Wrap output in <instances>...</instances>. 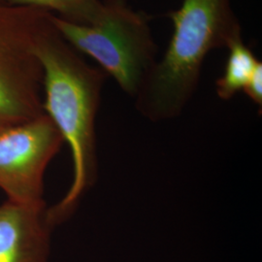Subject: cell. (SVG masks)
Returning <instances> with one entry per match:
<instances>
[{
    "mask_svg": "<svg viewBox=\"0 0 262 262\" xmlns=\"http://www.w3.org/2000/svg\"><path fill=\"white\" fill-rule=\"evenodd\" d=\"M49 16L36 38L35 53L43 70V109L69 146L73 178L63 198L48 208L55 228L73 214L96 173L95 119L106 79L102 69L85 62Z\"/></svg>",
    "mask_w": 262,
    "mask_h": 262,
    "instance_id": "1",
    "label": "cell"
},
{
    "mask_svg": "<svg viewBox=\"0 0 262 262\" xmlns=\"http://www.w3.org/2000/svg\"><path fill=\"white\" fill-rule=\"evenodd\" d=\"M173 25L164 54L136 94V108L151 121L178 117L196 91L208 54L243 36L231 0H183L166 15Z\"/></svg>",
    "mask_w": 262,
    "mask_h": 262,
    "instance_id": "2",
    "label": "cell"
},
{
    "mask_svg": "<svg viewBox=\"0 0 262 262\" xmlns=\"http://www.w3.org/2000/svg\"><path fill=\"white\" fill-rule=\"evenodd\" d=\"M100 16L91 25H78L53 16L66 41L91 56L131 96L158 61V46L152 36L151 17L136 11L126 0H105Z\"/></svg>",
    "mask_w": 262,
    "mask_h": 262,
    "instance_id": "3",
    "label": "cell"
},
{
    "mask_svg": "<svg viewBox=\"0 0 262 262\" xmlns=\"http://www.w3.org/2000/svg\"><path fill=\"white\" fill-rule=\"evenodd\" d=\"M53 14L0 3V128L44 115L38 33Z\"/></svg>",
    "mask_w": 262,
    "mask_h": 262,
    "instance_id": "4",
    "label": "cell"
},
{
    "mask_svg": "<svg viewBox=\"0 0 262 262\" xmlns=\"http://www.w3.org/2000/svg\"><path fill=\"white\" fill-rule=\"evenodd\" d=\"M63 139L46 114L0 128V188L7 200L45 204L44 174Z\"/></svg>",
    "mask_w": 262,
    "mask_h": 262,
    "instance_id": "5",
    "label": "cell"
},
{
    "mask_svg": "<svg viewBox=\"0 0 262 262\" xmlns=\"http://www.w3.org/2000/svg\"><path fill=\"white\" fill-rule=\"evenodd\" d=\"M46 203L0 205V262H48L54 227Z\"/></svg>",
    "mask_w": 262,
    "mask_h": 262,
    "instance_id": "6",
    "label": "cell"
},
{
    "mask_svg": "<svg viewBox=\"0 0 262 262\" xmlns=\"http://www.w3.org/2000/svg\"><path fill=\"white\" fill-rule=\"evenodd\" d=\"M226 49L229 54L224 74L215 82L216 94L223 100H229L238 92L243 91L260 61L255 57L251 48L244 43L243 36L235 38Z\"/></svg>",
    "mask_w": 262,
    "mask_h": 262,
    "instance_id": "7",
    "label": "cell"
},
{
    "mask_svg": "<svg viewBox=\"0 0 262 262\" xmlns=\"http://www.w3.org/2000/svg\"><path fill=\"white\" fill-rule=\"evenodd\" d=\"M0 3L45 10L78 25L93 24L104 7L101 0H0Z\"/></svg>",
    "mask_w": 262,
    "mask_h": 262,
    "instance_id": "8",
    "label": "cell"
},
{
    "mask_svg": "<svg viewBox=\"0 0 262 262\" xmlns=\"http://www.w3.org/2000/svg\"><path fill=\"white\" fill-rule=\"evenodd\" d=\"M245 94L249 96V98L253 103L257 106L262 105V62L259 61L255 67L253 75L250 78L248 84L243 90Z\"/></svg>",
    "mask_w": 262,
    "mask_h": 262,
    "instance_id": "9",
    "label": "cell"
}]
</instances>
